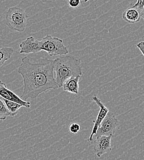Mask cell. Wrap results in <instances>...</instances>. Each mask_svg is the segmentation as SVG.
I'll return each mask as SVG.
<instances>
[{
    "instance_id": "1",
    "label": "cell",
    "mask_w": 144,
    "mask_h": 160,
    "mask_svg": "<svg viewBox=\"0 0 144 160\" xmlns=\"http://www.w3.org/2000/svg\"><path fill=\"white\" fill-rule=\"evenodd\" d=\"M18 73L23 81L21 99H36L41 94L51 89H59L54 77L53 60L32 62L28 57L22 59Z\"/></svg>"
},
{
    "instance_id": "2",
    "label": "cell",
    "mask_w": 144,
    "mask_h": 160,
    "mask_svg": "<svg viewBox=\"0 0 144 160\" xmlns=\"http://www.w3.org/2000/svg\"><path fill=\"white\" fill-rule=\"evenodd\" d=\"M56 81L59 88L65 81L73 77L82 75V60L72 55L60 56L53 60Z\"/></svg>"
},
{
    "instance_id": "3",
    "label": "cell",
    "mask_w": 144,
    "mask_h": 160,
    "mask_svg": "<svg viewBox=\"0 0 144 160\" xmlns=\"http://www.w3.org/2000/svg\"><path fill=\"white\" fill-rule=\"evenodd\" d=\"M5 23L12 31L23 32L25 30L28 15L25 10L18 6L9 8L6 12Z\"/></svg>"
},
{
    "instance_id": "4",
    "label": "cell",
    "mask_w": 144,
    "mask_h": 160,
    "mask_svg": "<svg viewBox=\"0 0 144 160\" xmlns=\"http://www.w3.org/2000/svg\"><path fill=\"white\" fill-rule=\"evenodd\" d=\"M41 50L46 51L50 56H65L68 54V48L64 45L63 40L57 37L47 35L41 41Z\"/></svg>"
},
{
    "instance_id": "5",
    "label": "cell",
    "mask_w": 144,
    "mask_h": 160,
    "mask_svg": "<svg viewBox=\"0 0 144 160\" xmlns=\"http://www.w3.org/2000/svg\"><path fill=\"white\" fill-rule=\"evenodd\" d=\"M118 125L119 121L116 116L112 112H109L97 132L96 138L101 136H113Z\"/></svg>"
},
{
    "instance_id": "6",
    "label": "cell",
    "mask_w": 144,
    "mask_h": 160,
    "mask_svg": "<svg viewBox=\"0 0 144 160\" xmlns=\"http://www.w3.org/2000/svg\"><path fill=\"white\" fill-rule=\"evenodd\" d=\"M92 100L95 102V103L99 107L100 109L98 113V115L97 116V118L96 120L93 121L94 125L92 127V129L91 133V135L89 138H88V142H91L93 140V137L96 135L97 132L101 125L102 122H103V120L108 115V112H110L108 108L105 106V105L102 103L101 100L96 96H94L92 97Z\"/></svg>"
},
{
    "instance_id": "7",
    "label": "cell",
    "mask_w": 144,
    "mask_h": 160,
    "mask_svg": "<svg viewBox=\"0 0 144 160\" xmlns=\"http://www.w3.org/2000/svg\"><path fill=\"white\" fill-rule=\"evenodd\" d=\"M0 97L6 100L16 102L26 108H30L31 104L30 102L23 100L21 98L16 95L14 92L8 89L4 82L0 80Z\"/></svg>"
},
{
    "instance_id": "8",
    "label": "cell",
    "mask_w": 144,
    "mask_h": 160,
    "mask_svg": "<svg viewBox=\"0 0 144 160\" xmlns=\"http://www.w3.org/2000/svg\"><path fill=\"white\" fill-rule=\"evenodd\" d=\"M113 136H101L94 140V150L98 158L105 153H110L112 150L111 140Z\"/></svg>"
},
{
    "instance_id": "9",
    "label": "cell",
    "mask_w": 144,
    "mask_h": 160,
    "mask_svg": "<svg viewBox=\"0 0 144 160\" xmlns=\"http://www.w3.org/2000/svg\"><path fill=\"white\" fill-rule=\"evenodd\" d=\"M21 54H29L41 52V42L36 40L33 37H29L23 40L19 45Z\"/></svg>"
},
{
    "instance_id": "10",
    "label": "cell",
    "mask_w": 144,
    "mask_h": 160,
    "mask_svg": "<svg viewBox=\"0 0 144 160\" xmlns=\"http://www.w3.org/2000/svg\"><path fill=\"white\" fill-rule=\"evenodd\" d=\"M82 77H73L65 81L63 84V89L72 94H78L79 92V81Z\"/></svg>"
},
{
    "instance_id": "11",
    "label": "cell",
    "mask_w": 144,
    "mask_h": 160,
    "mask_svg": "<svg viewBox=\"0 0 144 160\" xmlns=\"http://www.w3.org/2000/svg\"><path fill=\"white\" fill-rule=\"evenodd\" d=\"M122 18L124 21L132 24L138 23L142 18L141 13L132 7L124 11Z\"/></svg>"
},
{
    "instance_id": "12",
    "label": "cell",
    "mask_w": 144,
    "mask_h": 160,
    "mask_svg": "<svg viewBox=\"0 0 144 160\" xmlns=\"http://www.w3.org/2000/svg\"><path fill=\"white\" fill-rule=\"evenodd\" d=\"M14 53V49L11 47H2L0 48V68L7 60L10 59Z\"/></svg>"
},
{
    "instance_id": "13",
    "label": "cell",
    "mask_w": 144,
    "mask_h": 160,
    "mask_svg": "<svg viewBox=\"0 0 144 160\" xmlns=\"http://www.w3.org/2000/svg\"><path fill=\"white\" fill-rule=\"evenodd\" d=\"M2 100L4 101L5 105L9 111L10 117H14L19 113V111L21 107H22L21 105L16 103V102L6 100L4 99H2Z\"/></svg>"
},
{
    "instance_id": "14",
    "label": "cell",
    "mask_w": 144,
    "mask_h": 160,
    "mask_svg": "<svg viewBox=\"0 0 144 160\" xmlns=\"http://www.w3.org/2000/svg\"><path fill=\"white\" fill-rule=\"evenodd\" d=\"M7 117H10V114L2 98L0 97V121L6 120Z\"/></svg>"
},
{
    "instance_id": "15",
    "label": "cell",
    "mask_w": 144,
    "mask_h": 160,
    "mask_svg": "<svg viewBox=\"0 0 144 160\" xmlns=\"http://www.w3.org/2000/svg\"><path fill=\"white\" fill-rule=\"evenodd\" d=\"M81 130L80 125L77 122H73L69 126V131L73 134H78Z\"/></svg>"
},
{
    "instance_id": "16",
    "label": "cell",
    "mask_w": 144,
    "mask_h": 160,
    "mask_svg": "<svg viewBox=\"0 0 144 160\" xmlns=\"http://www.w3.org/2000/svg\"><path fill=\"white\" fill-rule=\"evenodd\" d=\"M132 8L137 9L138 11H139L141 13L144 8V1L138 0L137 2L132 6Z\"/></svg>"
},
{
    "instance_id": "17",
    "label": "cell",
    "mask_w": 144,
    "mask_h": 160,
    "mask_svg": "<svg viewBox=\"0 0 144 160\" xmlns=\"http://www.w3.org/2000/svg\"><path fill=\"white\" fill-rule=\"evenodd\" d=\"M81 2L82 1L80 0H69L68 1V4L71 8H77L80 6Z\"/></svg>"
},
{
    "instance_id": "18",
    "label": "cell",
    "mask_w": 144,
    "mask_h": 160,
    "mask_svg": "<svg viewBox=\"0 0 144 160\" xmlns=\"http://www.w3.org/2000/svg\"><path fill=\"white\" fill-rule=\"evenodd\" d=\"M136 46L139 48L140 51L142 52V54L144 57V41H141V42H138L136 44Z\"/></svg>"
},
{
    "instance_id": "19",
    "label": "cell",
    "mask_w": 144,
    "mask_h": 160,
    "mask_svg": "<svg viewBox=\"0 0 144 160\" xmlns=\"http://www.w3.org/2000/svg\"><path fill=\"white\" fill-rule=\"evenodd\" d=\"M141 18L144 20V8L142 11L141 12Z\"/></svg>"
}]
</instances>
